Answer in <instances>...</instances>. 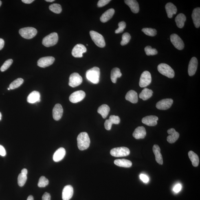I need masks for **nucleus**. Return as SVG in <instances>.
<instances>
[{
    "instance_id": "e433bc0d",
    "label": "nucleus",
    "mask_w": 200,
    "mask_h": 200,
    "mask_svg": "<svg viewBox=\"0 0 200 200\" xmlns=\"http://www.w3.org/2000/svg\"><path fill=\"white\" fill-rule=\"evenodd\" d=\"M27 179V175H24V174L22 173H20L19 176H18V185L21 187L23 186L26 182Z\"/></svg>"
},
{
    "instance_id": "aec40b11",
    "label": "nucleus",
    "mask_w": 200,
    "mask_h": 200,
    "mask_svg": "<svg viewBox=\"0 0 200 200\" xmlns=\"http://www.w3.org/2000/svg\"><path fill=\"white\" fill-rule=\"evenodd\" d=\"M146 129L144 126H139L134 131L133 136L136 139H144L146 135Z\"/></svg>"
},
{
    "instance_id": "49530a36",
    "label": "nucleus",
    "mask_w": 200,
    "mask_h": 200,
    "mask_svg": "<svg viewBox=\"0 0 200 200\" xmlns=\"http://www.w3.org/2000/svg\"><path fill=\"white\" fill-rule=\"evenodd\" d=\"M139 177H140V178L141 180L144 183H148L149 181V178L148 176L145 175V174H141Z\"/></svg>"
},
{
    "instance_id": "20e7f679",
    "label": "nucleus",
    "mask_w": 200,
    "mask_h": 200,
    "mask_svg": "<svg viewBox=\"0 0 200 200\" xmlns=\"http://www.w3.org/2000/svg\"><path fill=\"white\" fill-rule=\"evenodd\" d=\"M58 36L57 33L53 32L45 36L43 40V44L44 46L49 47L53 46L57 43Z\"/></svg>"
},
{
    "instance_id": "ea45409f",
    "label": "nucleus",
    "mask_w": 200,
    "mask_h": 200,
    "mask_svg": "<svg viewBox=\"0 0 200 200\" xmlns=\"http://www.w3.org/2000/svg\"><path fill=\"white\" fill-rule=\"evenodd\" d=\"M131 39V36L129 33L126 32L122 35V40L120 43L121 45L124 46L129 43Z\"/></svg>"
},
{
    "instance_id": "4468645a",
    "label": "nucleus",
    "mask_w": 200,
    "mask_h": 200,
    "mask_svg": "<svg viewBox=\"0 0 200 200\" xmlns=\"http://www.w3.org/2000/svg\"><path fill=\"white\" fill-rule=\"evenodd\" d=\"M55 59L52 56H47L40 58L38 61V65L41 67L45 68L52 65Z\"/></svg>"
},
{
    "instance_id": "79ce46f5",
    "label": "nucleus",
    "mask_w": 200,
    "mask_h": 200,
    "mask_svg": "<svg viewBox=\"0 0 200 200\" xmlns=\"http://www.w3.org/2000/svg\"><path fill=\"white\" fill-rule=\"evenodd\" d=\"M13 62V60L12 59H9L6 60L2 66L1 69V71H4L8 69L10 67L11 65Z\"/></svg>"
},
{
    "instance_id": "f704fd0d",
    "label": "nucleus",
    "mask_w": 200,
    "mask_h": 200,
    "mask_svg": "<svg viewBox=\"0 0 200 200\" xmlns=\"http://www.w3.org/2000/svg\"><path fill=\"white\" fill-rule=\"evenodd\" d=\"M24 80L21 78H18L10 84V89H14L19 87L23 83Z\"/></svg>"
},
{
    "instance_id": "de8ad7c7",
    "label": "nucleus",
    "mask_w": 200,
    "mask_h": 200,
    "mask_svg": "<svg viewBox=\"0 0 200 200\" xmlns=\"http://www.w3.org/2000/svg\"><path fill=\"white\" fill-rule=\"evenodd\" d=\"M112 125V124L110 122L109 119L106 120L105 122H104V127H105V129L107 130H111Z\"/></svg>"
},
{
    "instance_id": "c756f323",
    "label": "nucleus",
    "mask_w": 200,
    "mask_h": 200,
    "mask_svg": "<svg viewBox=\"0 0 200 200\" xmlns=\"http://www.w3.org/2000/svg\"><path fill=\"white\" fill-rule=\"evenodd\" d=\"M153 93V92L152 90L145 88L139 94V98L144 100H148L151 98Z\"/></svg>"
},
{
    "instance_id": "5701e85b",
    "label": "nucleus",
    "mask_w": 200,
    "mask_h": 200,
    "mask_svg": "<svg viewBox=\"0 0 200 200\" xmlns=\"http://www.w3.org/2000/svg\"><path fill=\"white\" fill-rule=\"evenodd\" d=\"M66 154V150L63 148L58 149L53 155V159L55 162H58L63 159Z\"/></svg>"
},
{
    "instance_id": "a211bd4d",
    "label": "nucleus",
    "mask_w": 200,
    "mask_h": 200,
    "mask_svg": "<svg viewBox=\"0 0 200 200\" xmlns=\"http://www.w3.org/2000/svg\"><path fill=\"white\" fill-rule=\"evenodd\" d=\"M158 118L155 116H148L144 117L142 122L143 124L149 126H155L157 124Z\"/></svg>"
},
{
    "instance_id": "dca6fc26",
    "label": "nucleus",
    "mask_w": 200,
    "mask_h": 200,
    "mask_svg": "<svg viewBox=\"0 0 200 200\" xmlns=\"http://www.w3.org/2000/svg\"><path fill=\"white\" fill-rule=\"evenodd\" d=\"M198 65V61L197 58L193 57L191 59L189 63L188 69L189 75L190 76H193L197 70Z\"/></svg>"
},
{
    "instance_id": "37998d69",
    "label": "nucleus",
    "mask_w": 200,
    "mask_h": 200,
    "mask_svg": "<svg viewBox=\"0 0 200 200\" xmlns=\"http://www.w3.org/2000/svg\"><path fill=\"white\" fill-rule=\"evenodd\" d=\"M118 28L115 31V34H119L123 32L124 29L125 28L126 24L125 22L122 21L118 23Z\"/></svg>"
},
{
    "instance_id": "1a4fd4ad",
    "label": "nucleus",
    "mask_w": 200,
    "mask_h": 200,
    "mask_svg": "<svg viewBox=\"0 0 200 200\" xmlns=\"http://www.w3.org/2000/svg\"><path fill=\"white\" fill-rule=\"evenodd\" d=\"M83 79L80 74L73 73L69 77V85L71 87L75 88L80 85Z\"/></svg>"
},
{
    "instance_id": "9d476101",
    "label": "nucleus",
    "mask_w": 200,
    "mask_h": 200,
    "mask_svg": "<svg viewBox=\"0 0 200 200\" xmlns=\"http://www.w3.org/2000/svg\"><path fill=\"white\" fill-rule=\"evenodd\" d=\"M170 41L176 48L182 50L184 48V43L180 37L176 34H173L170 36Z\"/></svg>"
},
{
    "instance_id": "c03bdc74",
    "label": "nucleus",
    "mask_w": 200,
    "mask_h": 200,
    "mask_svg": "<svg viewBox=\"0 0 200 200\" xmlns=\"http://www.w3.org/2000/svg\"><path fill=\"white\" fill-rule=\"evenodd\" d=\"M109 120L112 124H118L120 122V119L118 116L115 115H111L109 117Z\"/></svg>"
},
{
    "instance_id": "c9c22d12",
    "label": "nucleus",
    "mask_w": 200,
    "mask_h": 200,
    "mask_svg": "<svg viewBox=\"0 0 200 200\" xmlns=\"http://www.w3.org/2000/svg\"><path fill=\"white\" fill-rule=\"evenodd\" d=\"M49 9L51 11L56 14H59L62 11L61 5L57 3H54L50 5Z\"/></svg>"
},
{
    "instance_id": "a18cd8bd",
    "label": "nucleus",
    "mask_w": 200,
    "mask_h": 200,
    "mask_svg": "<svg viewBox=\"0 0 200 200\" xmlns=\"http://www.w3.org/2000/svg\"><path fill=\"white\" fill-rule=\"evenodd\" d=\"M111 1V0H100L98 1L97 5L99 7H102L105 6Z\"/></svg>"
},
{
    "instance_id": "9b49d317",
    "label": "nucleus",
    "mask_w": 200,
    "mask_h": 200,
    "mask_svg": "<svg viewBox=\"0 0 200 200\" xmlns=\"http://www.w3.org/2000/svg\"><path fill=\"white\" fill-rule=\"evenodd\" d=\"M87 51L85 46L82 44H78L73 47L71 54L75 58H82L83 57V53H85Z\"/></svg>"
},
{
    "instance_id": "5fc2aeb1",
    "label": "nucleus",
    "mask_w": 200,
    "mask_h": 200,
    "mask_svg": "<svg viewBox=\"0 0 200 200\" xmlns=\"http://www.w3.org/2000/svg\"><path fill=\"white\" fill-rule=\"evenodd\" d=\"M21 173L24 174V175H27V170L26 169H23L21 170Z\"/></svg>"
},
{
    "instance_id": "864d4df0",
    "label": "nucleus",
    "mask_w": 200,
    "mask_h": 200,
    "mask_svg": "<svg viewBox=\"0 0 200 200\" xmlns=\"http://www.w3.org/2000/svg\"><path fill=\"white\" fill-rule=\"evenodd\" d=\"M22 1L26 4H30L34 1V0H22Z\"/></svg>"
},
{
    "instance_id": "cd10ccee",
    "label": "nucleus",
    "mask_w": 200,
    "mask_h": 200,
    "mask_svg": "<svg viewBox=\"0 0 200 200\" xmlns=\"http://www.w3.org/2000/svg\"><path fill=\"white\" fill-rule=\"evenodd\" d=\"M126 100L133 104H136L138 102V96L136 92L133 90L129 91L126 93L125 96Z\"/></svg>"
},
{
    "instance_id": "f8f14e48",
    "label": "nucleus",
    "mask_w": 200,
    "mask_h": 200,
    "mask_svg": "<svg viewBox=\"0 0 200 200\" xmlns=\"http://www.w3.org/2000/svg\"><path fill=\"white\" fill-rule=\"evenodd\" d=\"M85 93L82 91H78L73 92L69 96V100L73 103L81 101L85 98Z\"/></svg>"
},
{
    "instance_id": "09e8293b",
    "label": "nucleus",
    "mask_w": 200,
    "mask_h": 200,
    "mask_svg": "<svg viewBox=\"0 0 200 200\" xmlns=\"http://www.w3.org/2000/svg\"><path fill=\"white\" fill-rule=\"evenodd\" d=\"M6 152L4 147L0 145V155L5 157L6 155Z\"/></svg>"
},
{
    "instance_id": "72a5a7b5",
    "label": "nucleus",
    "mask_w": 200,
    "mask_h": 200,
    "mask_svg": "<svg viewBox=\"0 0 200 200\" xmlns=\"http://www.w3.org/2000/svg\"><path fill=\"white\" fill-rule=\"evenodd\" d=\"M189 157L192 162L193 166L197 167L199 164V160L197 154L192 151H190L188 153Z\"/></svg>"
},
{
    "instance_id": "7c9ffc66",
    "label": "nucleus",
    "mask_w": 200,
    "mask_h": 200,
    "mask_svg": "<svg viewBox=\"0 0 200 200\" xmlns=\"http://www.w3.org/2000/svg\"><path fill=\"white\" fill-rule=\"evenodd\" d=\"M122 75L120 69L117 67L114 68L111 72V78L112 82L113 83H116L117 78H120Z\"/></svg>"
},
{
    "instance_id": "ddd939ff",
    "label": "nucleus",
    "mask_w": 200,
    "mask_h": 200,
    "mask_svg": "<svg viewBox=\"0 0 200 200\" xmlns=\"http://www.w3.org/2000/svg\"><path fill=\"white\" fill-rule=\"evenodd\" d=\"M173 103L171 99H165L161 100L156 104V107L159 110H165L169 109Z\"/></svg>"
},
{
    "instance_id": "39448f33",
    "label": "nucleus",
    "mask_w": 200,
    "mask_h": 200,
    "mask_svg": "<svg viewBox=\"0 0 200 200\" xmlns=\"http://www.w3.org/2000/svg\"><path fill=\"white\" fill-rule=\"evenodd\" d=\"M21 36L26 39H31L34 38L37 34V31L33 27H27L21 28L19 31Z\"/></svg>"
},
{
    "instance_id": "f3484780",
    "label": "nucleus",
    "mask_w": 200,
    "mask_h": 200,
    "mask_svg": "<svg viewBox=\"0 0 200 200\" xmlns=\"http://www.w3.org/2000/svg\"><path fill=\"white\" fill-rule=\"evenodd\" d=\"M73 194V189L70 185H67L64 187L62 193L63 200H69L72 198Z\"/></svg>"
},
{
    "instance_id": "603ef678",
    "label": "nucleus",
    "mask_w": 200,
    "mask_h": 200,
    "mask_svg": "<svg viewBox=\"0 0 200 200\" xmlns=\"http://www.w3.org/2000/svg\"><path fill=\"white\" fill-rule=\"evenodd\" d=\"M5 42L2 39L0 38V50H2L4 47Z\"/></svg>"
},
{
    "instance_id": "393cba45",
    "label": "nucleus",
    "mask_w": 200,
    "mask_h": 200,
    "mask_svg": "<svg viewBox=\"0 0 200 200\" xmlns=\"http://www.w3.org/2000/svg\"><path fill=\"white\" fill-rule=\"evenodd\" d=\"M124 2L129 7L133 13L137 14L139 11V8L138 2L135 0H125Z\"/></svg>"
},
{
    "instance_id": "bb28decb",
    "label": "nucleus",
    "mask_w": 200,
    "mask_h": 200,
    "mask_svg": "<svg viewBox=\"0 0 200 200\" xmlns=\"http://www.w3.org/2000/svg\"><path fill=\"white\" fill-rule=\"evenodd\" d=\"M165 9L168 17L171 18L173 14H176L177 12V7L172 3H167Z\"/></svg>"
},
{
    "instance_id": "6e6552de",
    "label": "nucleus",
    "mask_w": 200,
    "mask_h": 200,
    "mask_svg": "<svg viewBox=\"0 0 200 200\" xmlns=\"http://www.w3.org/2000/svg\"><path fill=\"white\" fill-rule=\"evenodd\" d=\"M152 81L151 75L148 71H144L141 74L139 85L141 88H145L149 85Z\"/></svg>"
},
{
    "instance_id": "c85d7f7f",
    "label": "nucleus",
    "mask_w": 200,
    "mask_h": 200,
    "mask_svg": "<svg viewBox=\"0 0 200 200\" xmlns=\"http://www.w3.org/2000/svg\"><path fill=\"white\" fill-rule=\"evenodd\" d=\"M114 164L117 166L124 168H130L132 165L131 161L126 159L115 160Z\"/></svg>"
},
{
    "instance_id": "423d86ee",
    "label": "nucleus",
    "mask_w": 200,
    "mask_h": 200,
    "mask_svg": "<svg viewBox=\"0 0 200 200\" xmlns=\"http://www.w3.org/2000/svg\"><path fill=\"white\" fill-rule=\"evenodd\" d=\"M91 38L97 46L104 47L105 46V42L104 37L96 31H91L90 32Z\"/></svg>"
},
{
    "instance_id": "0eeeda50",
    "label": "nucleus",
    "mask_w": 200,
    "mask_h": 200,
    "mask_svg": "<svg viewBox=\"0 0 200 200\" xmlns=\"http://www.w3.org/2000/svg\"><path fill=\"white\" fill-rule=\"evenodd\" d=\"M130 153L129 149L125 147L113 148L110 152L111 155L116 157H126L129 155Z\"/></svg>"
},
{
    "instance_id": "58836bf2",
    "label": "nucleus",
    "mask_w": 200,
    "mask_h": 200,
    "mask_svg": "<svg viewBox=\"0 0 200 200\" xmlns=\"http://www.w3.org/2000/svg\"><path fill=\"white\" fill-rule=\"evenodd\" d=\"M142 31L147 35L154 36L157 34V31L155 29L150 28H144L142 29Z\"/></svg>"
},
{
    "instance_id": "7ed1b4c3",
    "label": "nucleus",
    "mask_w": 200,
    "mask_h": 200,
    "mask_svg": "<svg viewBox=\"0 0 200 200\" xmlns=\"http://www.w3.org/2000/svg\"><path fill=\"white\" fill-rule=\"evenodd\" d=\"M158 71L163 75L169 78H173L175 76L173 70L166 63H161L158 66Z\"/></svg>"
},
{
    "instance_id": "8fccbe9b",
    "label": "nucleus",
    "mask_w": 200,
    "mask_h": 200,
    "mask_svg": "<svg viewBox=\"0 0 200 200\" xmlns=\"http://www.w3.org/2000/svg\"><path fill=\"white\" fill-rule=\"evenodd\" d=\"M43 200H51V196L50 194L47 192H45L42 197Z\"/></svg>"
},
{
    "instance_id": "412c9836",
    "label": "nucleus",
    "mask_w": 200,
    "mask_h": 200,
    "mask_svg": "<svg viewBox=\"0 0 200 200\" xmlns=\"http://www.w3.org/2000/svg\"><path fill=\"white\" fill-rule=\"evenodd\" d=\"M192 17L194 26L199 28L200 26V8H196L193 11Z\"/></svg>"
},
{
    "instance_id": "f03ea898",
    "label": "nucleus",
    "mask_w": 200,
    "mask_h": 200,
    "mask_svg": "<svg viewBox=\"0 0 200 200\" xmlns=\"http://www.w3.org/2000/svg\"><path fill=\"white\" fill-rule=\"evenodd\" d=\"M88 80L93 84H98L100 81V70L99 67H94L88 70L86 73Z\"/></svg>"
},
{
    "instance_id": "13d9d810",
    "label": "nucleus",
    "mask_w": 200,
    "mask_h": 200,
    "mask_svg": "<svg viewBox=\"0 0 200 200\" xmlns=\"http://www.w3.org/2000/svg\"><path fill=\"white\" fill-rule=\"evenodd\" d=\"M2 117V114L1 113V112H0V120H1Z\"/></svg>"
},
{
    "instance_id": "473e14b6",
    "label": "nucleus",
    "mask_w": 200,
    "mask_h": 200,
    "mask_svg": "<svg viewBox=\"0 0 200 200\" xmlns=\"http://www.w3.org/2000/svg\"><path fill=\"white\" fill-rule=\"evenodd\" d=\"M110 111V108L107 104H104L100 106L98 108V112L101 115L103 118L105 119L108 115Z\"/></svg>"
},
{
    "instance_id": "4be33fe9",
    "label": "nucleus",
    "mask_w": 200,
    "mask_h": 200,
    "mask_svg": "<svg viewBox=\"0 0 200 200\" xmlns=\"http://www.w3.org/2000/svg\"><path fill=\"white\" fill-rule=\"evenodd\" d=\"M40 95L39 92L36 91H34L30 93L27 96V102L30 104H34L37 102L40 101Z\"/></svg>"
},
{
    "instance_id": "4d7b16f0",
    "label": "nucleus",
    "mask_w": 200,
    "mask_h": 200,
    "mask_svg": "<svg viewBox=\"0 0 200 200\" xmlns=\"http://www.w3.org/2000/svg\"><path fill=\"white\" fill-rule=\"evenodd\" d=\"M46 2H53L54 1V0H46L45 1Z\"/></svg>"
},
{
    "instance_id": "6ab92c4d",
    "label": "nucleus",
    "mask_w": 200,
    "mask_h": 200,
    "mask_svg": "<svg viewBox=\"0 0 200 200\" xmlns=\"http://www.w3.org/2000/svg\"><path fill=\"white\" fill-rule=\"evenodd\" d=\"M167 133L169 135L167 137V140L170 144L175 143L178 139L179 134L173 128H171L168 130Z\"/></svg>"
},
{
    "instance_id": "052dcab7",
    "label": "nucleus",
    "mask_w": 200,
    "mask_h": 200,
    "mask_svg": "<svg viewBox=\"0 0 200 200\" xmlns=\"http://www.w3.org/2000/svg\"><path fill=\"white\" fill-rule=\"evenodd\" d=\"M8 90H10V88H8Z\"/></svg>"
},
{
    "instance_id": "3c124183",
    "label": "nucleus",
    "mask_w": 200,
    "mask_h": 200,
    "mask_svg": "<svg viewBox=\"0 0 200 200\" xmlns=\"http://www.w3.org/2000/svg\"><path fill=\"white\" fill-rule=\"evenodd\" d=\"M182 189V185L180 184H178L174 186L173 190L176 193H178Z\"/></svg>"
},
{
    "instance_id": "2f4dec72",
    "label": "nucleus",
    "mask_w": 200,
    "mask_h": 200,
    "mask_svg": "<svg viewBox=\"0 0 200 200\" xmlns=\"http://www.w3.org/2000/svg\"><path fill=\"white\" fill-rule=\"evenodd\" d=\"M186 20V17L185 14H178L175 19L177 26L179 28H182L184 27Z\"/></svg>"
},
{
    "instance_id": "6e6d98bb",
    "label": "nucleus",
    "mask_w": 200,
    "mask_h": 200,
    "mask_svg": "<svg viewBox=\"0 0 200 200\" xmlns=\"http://www.w3.org/2000/svg\"><path fill=\"white\" fill-rule=\"evenodd\" d=\"M27 200H34V197L32 195L29 196L27 198Z\"/></svg>"
},
{
    "instance_id": "a19ab883",
    "label": "nucleus",
    "mask_w": 200,
    "mask_h": 200,
    "mask_svg": "<svg viewBox=\"0 0 200 200\" xmlns=\"http://www.w3.org/2000/svg\"><path fill=\"white\" fill-rule=\"evenodd\" d=\"M145 51L147 55H155L157 54V51L156 49L152 48V47L148 46L145 47Z\"/></svg>"
},
{
    "instance_id": "a878e982",
    "label": "nucleus",
    "mask_w": 200,
    "mask_h": 200,
    "mask_svg": "<svg viewBox=\"0 0 200 200\" xmlns=\"http://www.w3.org/2000/svg\"><path fill=\"white\" fill-rule=\"evenodd\" d=\"M115 12V10L112 8L110 9L106 10L100 17L101 22L103 23H105L109 21L112 18L113 14H114Z\"/></svg>"
},
{
    "instance_id": "f257e3e1",
    "label": "nucleus",
    "mask_w": 200,
    "mask_h": 200,
    "mask_svg": "<svg viewBox=\"0 0 200 200\" xmlns=\"http://www.w3.org/2000/svg\"><path fill=\"white\" fill-rule=\"evenodd\" d=\"M77 143L79 149L80 150H85L88 148L90 139L88 134L86 132L80 133L77 137Z\"/></svg>"
},
{
    "instance_id": "bf43d9fd",
    "label": "nucleus",
    "mask_w": 200,
    "mask_h": 200,
    "mask_svg": "<svg viewBox=\"0 0 200 200\" xmlns=\"http://www.w3.org/2000/svg\"><path fill=\"white\" fill-rule=\"evenodd\" d=\"M1 5H2V2L1 1H0V6H1Z\"/></svg>"
},
{
    "instance_id": "b1692460",
    "label": "nucleus",
    "mask_w": 200,
    "mask_h": 200,
    "mask_svg": "<svg viewBox=\"0 0 200 200\" xmlns=\"http://www.w3.org/2000/svg\"><path fill=\"white\" fill-rule=\"evenodd\" d=\"M153 151L155 156V159L157 162L160 165L163 164V158L161 153V149L159 146L157 145H154Z\"/></svg>"
},
{
    "instance_id": "4c0bfd02",
    "label": "nucleus",
    "mask_w": 200,
    "mask_h": 200,
    "mask_svg": "<svg viewBox=\"0 0 200 200\" xmlns=\"http://www.w3.org/2000/svg\"><path fill=\"white\" fill-rule=\"evenodd\" d=\"M49 181L48 179L44 176L40 177L38 183V186L40 188H43L49 184Z\"/></svg>"
},
{
    "instance_id": "2eb2a0df",
    "label": "nucleus",
    "mask_w": 200,
    "mask_h": 200,
    "mask_svg": "<svg viewBox=\"0 0 200 200\" xmlns=\"http://www.w3.org/2000/svg\"><path fill=\"white\" fill-rule=\"evenodd\" d=\"M63 109L61 104H57L53 109V117L54 120H59L63 115Z\"/></svg>"
}]
</instances>
